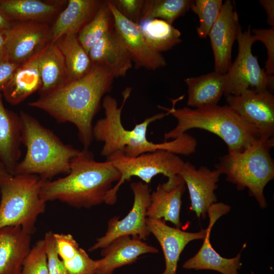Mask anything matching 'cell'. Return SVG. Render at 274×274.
Wrapping results in <instances>:
<instances>
[{"label": "cell", "mask_w": 274, "mask_h": 274, "mask_svg": "<svg viewBox=\"0 0 274 274\" xmlns=\"http://www.w3.org/2000/svg\"><path fill=\"white\" fill-rule=\"evenodd\" d=\"M126 18L139 24L142 17L145 0H110Z\"/></svg>", "instance_id": "74e56055"}, {"label": "cell", "mask_w": 274, "mask_h": 274, "mask_svg": "<svg viewBox=\"0 0 274 274\" xmlns=\"http://www.w3.org/2000/svg\"><path fill=\"white\" fill-rule=\"evenodd\" d=\"M222 0L193 1L190 9L197 15L199 25L196 27L198 37L206 39L217 19L223 5Z\"/></svg>", "instance_id": "1f68e13d"}, {"label": "cell", "mask_w": 274, "mask_h": 274, "mask_svg": "<svg viewBox=\"0 0 274 274\" xmlns=\"http://www.w3.org/2000/svg\"><path fill=\"white\" fill-rule=\"evenodd\" d=\"M64 58L67 82L79 79L91 70L93 64L88 53L80 43L77 34L66 35L55 44Z\"/></svg>", "instance_id": "83f0119b"}, {"label": "cell", "mask_w": 274, "mask_h": 274, "mask_svg": "<svg viewBox=\"0 0 274 274\" xmlns=\"http://www.w3.org/2000/svg\"><path fill=\"white\" fill-rule=\"evenodd\" d=\"M21 143L26 148L24 158L17 164L12 175H36L44 181L68 174L71 163L81 151L64 144L36 119L21 112Z\"/></svg>", "instance_id": "5b68a950"}, {"label": "cell", "mask_w": 274, "mask_h": 274, "mask_svg": "<svg viewBox=\"0 0 274 274\" xmlns=\"http://www.w3.org/2000/svg\"><path fill=\"white\" fill-rule=\"evenodd\" d=\"M221 174L205 166L199 168L189 162H185L179 176L186 185L190 196V210L196 216L206 219L210 207L217 202L215 191L218 185Z\"/></svg>", "instance_id": "2e32d148"}, {"label": "cell", "mask_w": 274, "mask_h": 274, "mask_svg": "<svg viewBox=\"0 0 274 274\" xmlns=\"http://www.w3.org/2000/svg\"><path fill=\"white\" fill-rule=\"evenodd\" d=\"M59 10L58 4L39 0H0V11L12 22H42Z\"/></svg>", "instance_id": "4316f807"}, {"label": "cell", "mask_w": 274, "mask_h": 274, "mask_svg": "<svg viewBox=\"0 0 274 274\" xmlns=\"http://www.w3.org/2000/svg\"><path fill=\"white\" fill-rule=\"evenodd\" d=\"M39 54L20 65L2 93L10 104L15 105L39 90L41 79L39 70Z\"/></svg>", "instance_id": "d4e9b609"}, {"label": "cell", "mask_w": 274, "mask_h": 274, "mask_svg": "<svg viewBox=\"0 0 274 274\" xmlns=\"http://www.w3.org/2000/svg\"><path fill=\"white\" fill-rule=\"evenodd\" d=\"M255 42L260 41L265 46L267 59L265 61V73L267 75L274 74V26L268 29H253L251 30Z\"/></svg>", "instance_id": "e575fe53"}, {"label": "cell", "mask_w": 274, "mask_h": 274, "mask_svg": "<svg viewBox=\"0 0 274 274\" xmlns=\"http://www.w3.org/2000/svg\"><path fill=\"white\" fill-rule=\"evenodd\" d=\"M236 40L237 55L226 74L223 95L237 96L250 89L257 92H273L274 76L267 75L259 64L257 57L252 52L255 42L250 26L244 31L239 27Z\"/></svg>", "instance_id": "9c48e42d"}, {"label": "cell", "mask_w": 274, "mask_h": 274, "mask_svg": "<svg viewBox=\"0 0 274 274\" xmlns=\"http://www.w3.org/2000/svg\"><path fill=\"white\" fill-rule=\"evenodd\" d=\"M9 175L11 174L8 172L5 166L0 162V183L4 178Z\"/></svg>", "instance_id": "7bdbcfd3"}, {"label": "cell", "mask_w": 274, "mask_h": 274, "mask_svg": "<svg viewBox=\"0 0 274 274\" xmlns=\"http://www.w3.org/2000/svg\"><path fill=\"white\" fill-rule=\"evenodd\" d=\"M19 65L9 60L5 53L0 56V93Z\"/></svg>", "instance_id": "f35d334b"}, {"label": "cell", "mask_w": 274, "mask_h": 274, "mask_svg": "<svg viewBox=\"0 0 274 274\" xmlns=\"http://www.w3.org/2000/svg\"><path fill=\"white\" fill-rule=\"evenodd\" d=\"M227 105L255 126L262 138H274V96L268 90L247 89L237 96H225Z\"/></svg>", "instance_id": "7c38bea8"}, {"label": "cell", "mask_w": 274, "mask_h": 274, "mask_svg": "<svg viewBox=\"0 0 274 274\" xmlns=\"http://www.w3.org/2000/svg\"><path fill=\"white\" fill-rule=\"evenodd\" d=\"M44 180L36 175H9L0 183V229L18 226L32 235L39 216L45 212L41 198Z\"/></svg>", "instance_id": "52a82bcc"}, {"label": "cell", "mask_w": 274, "mask_h": 274, "mask_svg": "<svg viewBox=\"0 0 274 274\" xmlns=\"http://www.w3.org/2000/svg\"><path fill=\"white\" fill-rule=\"evenodd\" d=\"M158 252L155 247L136 236L118 237L102 249L103 258L95 260V274H112L115 269L134 262L143 254Z\"/></svg>", "instance_id": "ac0fdd59"}, {"label": "cell", "mask_w": 274, "mask_h": 274, "mask_svg": "<svg viewBox=\"0 0 274 274\" xmlns=\"http://www.w3.org/2000/svg\"><path fill=\"white\" fill-rule=\"evenodd\" d=\"M6 41V31H0V56L5 53Z\"/></svg>", "instance_id": "b9f144b4"}, {"label": "cell", "mask_w": 274, "mask_h": 274, "mask_svg": "<svg viewBox=\"0 0 274 274\" xmlns=\"http://www.w3.org/2000/svg\"><path fill=\"white\" fill-rule=\"evenodd\" d=\"M44 239L45 242L48 274H68L63 261L57 252L53 232L51 231L47 232Z\"/></svg>", "instance_id": "d590c367"}, {"label": "cell", "mask_w": 274, "mask_h": 274, "mask_svg": "<svg viewBox=\"0 0 274 274\" xmlns=\"http://www.w3.org/2000/svg\"><path fill=\"white\" fill-rule=\"evenodd\" d=\"M63 262L68 274H95V260L81 248L73 258Z\"/></svg>", "instance_id": "836d02e7"}, {"label": "cell", "mask_w": 274, "mask_h": 274, "mask_svg": "<svg viewBox=\"0 0 274 274\" xmlns=\"http://www.w3.org/2000/svg\"><path fill=\"white\" fill-rule=\"evenodd\" d=\"M230 208L223 202H216L210 207L207 213L209 223L203 244L197 253L183 264V268L213 270L222 274H238L241 267V252L232 258L223 257L213 248L210 239L213 225L221 216L227 214Z\"/></svg>", "instance_id": "9a60e30c"}, {"label": "cell", "mask_w": 274, "mask_h": 274, "mask_svg": "<svg viewBox=\"0 0 274 274\" xmlns=\"http://www.w3.org/2000/svg\"><path fill=\"white\" fill-rule=\"evenodd\" d=\"M114 78L106 67L93 64L83 77L67 82L28 105L46 112L58 122L73 124L84 149L88 150L93 140V118L104 96L112 89Z\"/></svg>", "instance_id": "6da1fadb"}, {"label": "cell", "mask_w": 274, "mask_h": 274, "mask_svg": "<svg viewBox=\"0 0 274 274\" xmlns=\"http://www.w3.org/2000/svg\"><path fill=\"white\" fill-rule=\"evenodd\" d=\"M110 160L120 174L117 183L108 192L105 203L112 205L117 200V194L120 186L132 177H137L148 184L152 179L159 174L167 178L163 183L168 188L174 186L180 178V173L185 162L178 155L166 150H157L136 157L125 156L117 152L106 158Z\"/></svg>", "instance_id": "ba28073f"}, {"label": "cell", "mask_w": 274, "mask_h": 274, "mask_svg": "<svg viewBox=\"0 0 274 274\" xmlns=\"http://www.w3.org/2000/svg\"><path fill=\"white\" fill-rule=\"evenodd\" d=\"M185 183L180 178L172 188H168L163 183L159 184L150 194V201L147 209V217L154 220L169 221L177 228L181 226L180 211L182 198L186 189Z\"/></svg>", "instance_id": "7402d4cb"}, {"label": "cell", "mask_w": 274, "mask_h": 274, "mask_svg": "<svg viewBox=\"0 0 274 274\" xmlns=\"http://www.w3.org/2000/svg\"><path fill=\"white\" fill-rule=\"evenodd\" d=\"M131 90L132 88L127 87L123 91V99L120 107L118 106L117 100L111 95H106L103 98L102 106L105 117L98 119L93 126V139L104 144L100 152L102 156L107 158L117 152H121L126 156L134 157L160 150L188 156L196 152L197 140L187 133L161 143H153L147 139L149 125L169 115L167 112L146 118L142 122L136 124L131 130L126 129L122 123L121 114Z\"/></svg>", "instance_id": "7a4b0ae2"}, {"label": "cell", "mask_w": 274, "mask_h": 274, "mask_svg": "<svg viewBox=\"0 0 274 274\" xmlns=\"http://www.w3.org/2000/svg\"><path fill=\"white\" fill-rule=\"evenodd\" d=\"M6 33L5 54L19 65L40 54L51 42V30L42 22L13 23Z\"/></svg>", "instance_id": "8fae6325"}, {"label": "cell", "mask_w": 274, "mask_h": 274, "mask_svg": "<svg viewBox=\"0 0 274 274\" xmlns=\"http://www.w3.org/2000/svg\"><path fill=\"white\" fill-rule=\"evenodd\" d=\"M192 2V0H145L140 22L159 19L173 25L190 9Z\"/></svg>", "instance_id": "4dcf8cb0"}, {"label": "cell", "mask_w": 274, "mask_h": 274, "mask_svg": "<svg viewBox=\"0 0 274 274\" xmlns=\"http://www.w3.org/2000/svg\"><path fill=\"white\" fill-rule=\"evenodd\" d=\"M273 146V139L261 138L242 152H228L214 165L238 190L247 188L262 209L267 206L264 188L274 178V161L270 153Z\"/></svg>", "instance_id": "8992f818"}, {"label": "cell", "mask_w": 274, "mask_h": 274, "mask_svg": "<svg viewBox=\"0 0 274 274\" xmlns=\"http://www.w3.org/2000/svg\"><path fill=\"white\" fill-rule=\"evenodd\" d=\"M240 26L234 2L225 1L208 35L214 54V71L224 74L227 72L231 64L233 44Z\"/></svg>", "instance_id": "5bb4252c"}, {"label": "cell", "mask_w": 274, "mask_h": 274, "mask_svg": "<svg viewBox=\"0 0 274 274\" xmlns=\"http://www.w3.org/2000/svg\"><path fill=\"white\" fill-rule=\"evenodd\" d=\"M39 70L41 79L40 96L47 94L67 82L64 58L56 44H49L39 54Z\"/></svg>", "instance_id": "484cf974"}, {"label": "cell", "mask_w": 274, "mask_h": 274, "mask_svg": "<svg viewBox=\"0 0 274 274\" xmlns=\"http://www.w3.org/2000/svg\"><path fill=\"white\" fill-rule=\"evenodd\" d=\"M31 235L18 226L0 229V274H22L31 248Z\"/></svg>", "instance_id": "ffe728a7"}, {"label": "cell", "mask_w": 274, "mask_h": 274, "mask_svg": "<svg viewBox=\"0 0 274 274\" xmlns=\"http://www.w3.org/2000/svg\"><path fill=\"white\" fill-rule=\"evenodd\" d=\"M93 64L108 68L115 78L124 77L132 66L130 55L113 27L88 51Z\"/></svg>", "instance_id": "d6986e66"}, {"label": "cell", "mask_w": 274, "mask_h": 274, "mask_svg": "<svg viewBox=\"0 0 274 274\" xmlns=\"http://www.w3.org/2000/svg\"><path fill=\"white\" fill-rule=\"evenodd\" d=\"M57 252L62 261L73 258L78 252V243L71 234L53 233Z\"/></svg>", "instance_id": "8d00e7d4"}, {"label": "cell", "mask_w": 274, "mask_h": 274, "mask_svg": "<svg viewBox=\"0 0 274 274\" xmlns=\"http://www.w3.org/2000/svg\"><path fill=\"white\" fill-rule=\"evenodd\" d=\"M13 24L5 15L0 11V31H6L10 29Z\"/></svg>", "instance_id": "60d3db41"}, {"label": "cell", "mask_w": 274, "mask_h": 274, "mask_svg": "<svg viewBox=\"0 0 274 274\" xmlns=\"http://www.w3.org/2000/svg\"><path fill=\"white\" fill-rule=\"evenodd\" d=\"M139 26L147 44L157 52L167 51L182 42L180 30L164 20H145Z\"/></svg>", "instance_id": "f1b7e54d"}, {"label": "cell", "mask_w": 274, "mask_h": 274, "mask_svg": "<svg viewBox=\"0 0 274 274\" xmlns=\"http://www.w3.org/2000/svg\"><path fill=\"white\" fill-rule=\"evenodd\" d=\"M146 225L151 234L159 242L164 254L165 267L161 274H177L180 256L186 246L191 241L203 239L207 229L190 232L167 225L162 220L146 219Z\"/></svg>", "instance_id": "e0dca14e"}, {"label": "cell", "mask_w": 274, "mask_h": 274, "mask_svg": "<svg viewBox=\"0 0 274 274\" xmlns=\"http://www.w3.org/2000/svg\"><path fill=\"white\" fill-rule=\"evenodd\" d=\"M104 1L70 0L59 14L51 30L50 44H55L61 38L77 34L94 16Z\"/></svg>", "instance_id": "44dd1931"}, {"label": "cell", "mask_w": 274, "mask_h": 274, "mask_svg": "<svg viewBox=\"0 0 274 274\" xmlns=\"http://www.w3.org/2000/svg\"><path fill=\"white\" fill-rule=\"evenodd\" d=\"M107 2L113 16L114 28L122 40L135 68L154 71L165 67V58L147 44L139 24L124 17L110 0Z\"/></svg>", "instance_id": "4fadbf2b"}, {"label": "cell", "mask_w": 274, "mask_h": 274, "mask_svg": "<svg viewBox=\"0 0 274 274\" xmlns=\"http://www.w3.org/2000/svg\"><path fill=\"white\" fill-rule=\"evenodd\" d=\"M226 75L215 71L196 77L187 78V106L199 108L218 105L223 95Z\"/></svg>", "instance_id": "cb8c5ba5"}, {"label": "cell", "mask_w": 274, "mask_h": 274, "mask_svg": "<svg viewBox=\"0 0 274 274\" xmlns=\"http://www.w3.org/2000/svg\"><path fill=\"white\" fill-rule=\"evenodd\" d=\"M120 177L110 160L97 161L91 152L83 149L72 160L67 176L44 181L40 195L46 202L59 200L75 208H89L105 203L113 183Z\"/></svg>", "instance_id": "3957f363"}, {"label": "cell", "mask_w": 274, "mask_h": 274, "mask_svg": "<svg viewBox=\"0 0 274 274\" xmlns=\"http://www.w3.org/2000/svg\"><path fill=\"white\" fill-rule=\"evenodd\" d=\"M259 3L265 10L267 14V22L271 26H274V1L260 0Z\"/></svg>", "instance_id": "ab89813d"}, {"label": "cell", "mask_w": 274, "mask_h": 274, "mask_svg": "<svg viewBox=\"0 0 274 274\" xmlns=\"http://www.w3.org/2000/svg\"><path fill=\"white\" fill-rule=\"evenodd\" d=\"M172 101L171 108L158 106L177 121L176 126L165 133L164 141L176 139L189 129L198 128L220 137L227 145L228 152L241 153L262 138L255 126L228 105L176 109V100Z\"/></svg>", "instance_id": "277c9868"}, {"label": "cell", "mask_w": 274, "mask_h": 274, "mask_svg": "<svg viewBox=\"0 0 274 274\" xmlns=\"http://www.w3.org/2000/svg\"><path fill=\"white\" fill-rule=\"evenodd\" d=\"M130 187L134 196L131 209L120 220L116 217L110 219L105 235L97 239L96 243L90 247L89 251L104 249L122 236L132 235L145 240L151 234L146 225V213L150 201L149 187L146 183L138 182L132 183Z\"/></svg>", "instance_id": "30bf717a"}, {"label": "cell", "mask_w": 274, "mask_h": 274, "mask_svg": "<svg viewBox=\"0 0 274 274\" xmlns=\"http://www.w3.org/2000/svg\"><path fill=\"white\" fill-rule=\"evenodd\" d=\"M0 93V162L13 175L21 156V123L19 116L5 107Z\"/></svg>", "instance_id": "603a6c76"}, {"label": "cell", "mask_w": 274, "mask_h": 274, "mask_svg": "<svg viewBox=\"0 0 274 274\" xmlns=\"http://www.w3.org/2000/svg\"><path fill=\"white\" fill-rule=\"evenodd\" d=\"M22 274H48L44 238L38 241L31 248L24 261Z\"/></svg>", "instance_id": "d6a6232c"}, {"label": "cell", "mask_w": 274, "mask_h": 274, "mask_svg": "<svg viewBox=\"0 0 274 274\" xmlns=\"http://www.w3.org/2000/svg\"><path fill=\"white\" fill-rule=\"evenodd\" d=\"M113 27V16L105 1L92 18L78 32V39L88 53L92 46Z\"/></svg>", "instance_id": "f546056e"}]
</instances>
